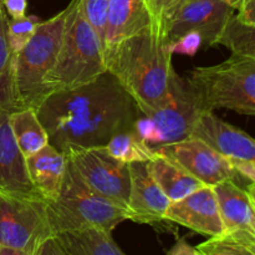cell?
<instances>
[{
    "label": "cell",
    "instance_id": "6da1fadb",
    "mask_svg": "<svg viewBox=\"0 0 255 255\" xmlns=\"http://www.w3.org/2000/svg\"><path fill=\"white\" fill-rule=\"evenodd\" d=\"M59 151L104 147L120 132L133 128L138 106L109 71L70 90L47 95L35 109Z\"/></svg>",
    "mask_w": 255,
    "mask_h": 255
},
{
    "label": "cell",
    "instance_id": "7a4b0ae2",
    "mask_svg": "<svg viewBox=\"0 0 255 255\" xmlns=\"http://www.w3.org/2000/svg\"><path fill=\"white\" fill-rule=\"evenodd\" d=\"M105 64L143 115L166 99L176 72L168 40L151 26L120 42Z\"/></svg>",
    "mask_w": 255,
    "mask_h": 255
},
{
    "label": "cell",
    "instance_id": "3957f363",
    "mask_svg": "<svg viewBox=\"0 0 255 255\" xmlns=\"http://www.w3.org/2000/svg\"><path fill=\"white\" fill-rule=\"evenodd\" d=\"M105 71L107 70L101 40L85 17L80 0H71L65 7L56 62L45 77V97L90 82Z\"/></svg>",
    "mask_w": 255,
    "mask_h": 255
},
{
    "label": "cell",
    "instance_id": "277c9868",
    "mask_svg": "<svg viewBox=\"0 0 255 255\" xmlns=\"http://www.w3.org/2000/svg\"><path fill=\"white\" fill-rule=\"evenodd\" d=\"M46 213L52 236L82 229L112 233L119 224L128 221V211L92 191L69 159L59 196L46 202Z\"/></svg>",
    "mask_w": 255,
    "mask_h": 255
},
{
    "label": "cell",
    "instance_id": "5b68a950",
    "mask_svg": "<svg viewBox=\"0 0 255 255\" xmlns=\"http://www.w3.org/2000/svg\"><path fill=\"white\" fill-rule=\"evenodd\" d=\"M203 111L231 110L255 115V59L232 55L213 66L196 67L186 77Z\"/></svg>",
    "mask_w": 255,
    "mask_h": 255
},
{
    "label": "cell",
    "instance_id": "8992f818",
    "mask_svg": "<svg viewBox=\"0 0 255 255\" xmlns=\"http://www.w3.org/2000/svg\"><path fill=\"white\" fill-rule=\"evenodd\" d=\"M65 9L41 21L26 46L14 57V82L19 109H36L45 99L44 81L56 62L64 30Z\"/></svg>",
    "mask_w": 255,
    "mask_h": 255
},
{
    "label": "cell",
    "instance_id": "52a82bcc",
    "mask_svg": "<svg viewBox=\"0 0 255 255\" xmlns=\"http://www.w3.org/2000/svg\"><path fill=\"white\" fill-rule=\"evenodd\" d=\"M201 111L203 110L187 79L174 72L166 99L153 111L141 114L133 128L154 149L191 136Z\"/></svg>",
    "mask_w": 255,
    "mask_h": 255
},
{
    "label": "cell",
    "instance_id": "ba28073f",
    "mask_svg": "<svg viewBox=\"0 0 255 255\" xmlns=\"http://www.w3.org/2000/svg\"><path fill=\"white\" fill-rule=\"evenodd\" d=\"M52 234L44 199L37 194L0 192V248L32 254Z\"/></svg>",
    "mask_w": 255,
    "mask_h": 255
},
{
    "label": "cell",
    "instance_id": "9c48e42d",
    "mask_svg": "<svg viewBox=\"0 0 255 255\" xmlns=\"http://www.w3.org/2000/svg\"><path fill=\"white\" fill-rule=\"evenodd\" d=\"M64 153L92 191L127 209L131 186L128 164L114 158L105 146L70 148Z\"/></svg>",
    "mask_w": 255,
    "mask_h": 255
},
{
    "label": "cell",
    "instance_id": "30bf717a",
    "mask_svg": "<svg viewBox=\"0 0 255 255\" xmlns=\"http://www.w3.org/2000/svg\"><path fill=\"white\" fill-rule=\"evenodd\" d=\"M154 152L176 162L204 186L214 187L227 179L241 184L234 173L231 159L196 137L189 136L173 143L163 144L154 148Z\"/></svg>",
    "mask_w": 255,
    "mask_h": 255
},
{
    "label": "cell",
    "instance_id": "8fae6325",
    "mask_svg": "<svg viewBox=\"0 0 255 255\" xmlns=\"http://www.w3.org/2000/svg\"><path fill=\"white\" fill-rule=\"evenodd\" d=\"M234 11L223 0H186L169 24L167 40L173 41L186 32L197 31L203 44L214 46L222 27Z\"/></svg>",
    "mask_w": 255,
    "mask_h": 255
},
{
    "label": "cell",
    "instance_id": "7c38bea8",
    "mask_svg": "<svg viewBox=\"0 0 255 255\" xmlns=\"http://www.w3.org/2000/svg\"><path fill=\"white\" fill-rule=\"evenodd\" d=\"M164 221L179 224L196 233L212 237L223 233L221 214L213 187L203 186L179 201L172 202Z\"/></svg>",
    "mask_w": 255,
    "mask_h": 255
},
{
    "label": "cell",
    "instance_id": "4fadbf2b",
    "mask_svg": "<svg viewBox=\"0 0 255 255\" xmlns=\"http://www.w3.org/2000/svg\"><path fill=\"white\" fill-rule=\"evenodd\" d=\"M128 168L131 177L127 204L128 221L151 226L163 222L172 202L151 176L147 162L129 163Z\"/></svg>",
    "mask_w": 255,
    "mask_h": 255
},
{
    "label": "cell",
    "instance_id": "5bb4252c",
    "mask_svg": "<svg viewBox=\"0 0 255 255\" xmlns=\"http://www.w3.org/2000/svg\"><path fill=\"white\" fill-rule=\"evenodd\" d=\"M191 136L203 141L229 159H255L253 137L219 119L214 111H201Z\"/></svg>",
    "mask_w": 255,
    "mask_h": 255
},
{
    "label": "cell",
    "instance_id": "9a60e30c",
    "mask_svg": "<svg viewBox=\"0 0 255 255\" xmlns=\"http://www.w3.org/2000/svg\"><path fill=\"white\" fill-rule=\"evenodd\" d=\"M254 183L246 188L232 179L213 187L221 214L223 233L255 238Z\"/></svg>",
    "mask_w": 255,
    "mask_h": 255
},
{
    "label": "cell",
    "instance_id": "2e32d148",
    "mask_svg": "<svg viewBox=\"0 0 255 255\" xmlns=\"http://www.w3.org/2000/svg\"><path fill=\"white\" fill-rule=\"evenodd\" d=\"M149 26L146 0H110L102 45L105 61L120 42Z\"/></svg>",
    "mask_w": 255,
    "mask_h": 255
},
{
    "label": "cell",
    "instance_id": "e0dca14e",
    "mask_svg": "<svg viewBox=\"0 0 255 255\" xmlns=\"http://www.w3.org/2000/svg\"><path fill=\"white\" fill-rule=\"evenodd\" d=\"M10 112L0 110V192L36 194L30 182L26 159L10 126Z\"/></svg>",
    "mask_w": 255,
    "mask_h": 255
},
{
    "label": "cell",
    "instance_id": "ac0fdd59",
    "mask_svg": "<svg viewBox=\"0 0 255 255\" xmlns=\"http://www.w3.org/2000/svg\"><path fill=\"white\" fill-rule=\"evenodd\" d=\"M66 164V154L51 144H46L26 158V169L32 188L45 202L55 201L59 196Z\"/></svg>",
    "mask_w": 255,
    "mask_h": 255
},
{
    "label": "cell",
    "instance_id": "d6986e66",
    "mask_svg": "<svg viewBox=\"0 0 255 255\" xmlns=\"http://www.w3.org/2000/svg\"><path fill=\"white\" fill-rule=\"evenodd\" d=\"M147 164L151 176L171 202L179 201L204 186L176 162L161 154L156 153Z\"/></svg>",
    "mask_w": 255,
    "mask_h": 255
},
{
    "label": "cell",
    "instance_id": "ffe728a7",
    "mask_svg": "<svg viewBox=\"0 0 255 255\" xmlns=\"http://www.w3.org/2000/svg\"><path fill=\"white\" fill-rule=\"evenodd\" d=\"M56 239L69 255H126L112 238L101 229H82L56 234Z\"/></svg>",
    "mask_w": 255,
    "mask_h": 255
},
{
    "label": "cell",
    "instance_id": "44dd1931",
    "mask_svg": "<svg viewBox=\"0 0 255 255\" xmlns=\"http://www.w3.org/2000/svg\"><path fill=\"white\" fill-rule=\"evenodd\" d=\"M10 126L25 159L49 144V137L35 109H19L10 114Z\"/></svg>",
    "mask_w": 255,
    "mask_h": 255
},
{
    "label": "cell",
    "instance_id": "7402d4cb",
    "mask_svg": "<svg viewBox=\"0 0 255 255\" xmlns=\"http://www.w3.org/2000/svg\"><path fill=\"white\" fill-rule=\"evenodd\" d=\"M6 22V14L0 10V110L11 114L19 107L15 94L14 57L7 44Z\"/></svg>",
    "mask_w": 255,
    "mask_h": 255
},
{
    "label": "cell",
    "instance_id": "603a6c76",
    "mask_svg": "<svg viewBox=\"0 0 255 255\" xmlns=\"http://www.w3.org/2000/svg\"><path fill=\"white\" fill-rule=\"evenodd\" d=\"M106 151L117 161L129 164L134 162H149L156 152L134 131V128L120 132L105 146Z\"/></svg>",
    "mask_w": 255,
    "mask_h": 255
},
{
    "label": "cell",
    "instance_id": "cb8c5ba5",
    "mask_svg": "<svg viewBox=\"0 0 255 255\" xmlns=\"http://www.w3.org/2000/svg\"><path fill=\"white\" fill-rule=\"evenodd\" d=\"M216 45H223L232 55L255 59V26L239 21L234 14L227 20L216 39Z\"/></svg>",
    "mask_w": 255,
    "mask_h": 255
},
{
    "label": "cell",
    "instance_id": "d4e9b609",
    "mask_svg": "<svg viewBox=\"0 0 255 255\" xmlns=\"http://www.w3.org/2000/svg\"><path fill=\"white\" fill-rule=\"evenodd\" d=\"M202 255H255V238L222 233L197 247Z\"/></svg>",
    "mask_w": 255,
    "mask_h": 255
},
{
    "label": "cell",
    "instance_id": "484cf974",
    "mask_svg": "<svg viewBox=\"0 0 255 255\" xmlns=\"http://www.w3.org/2000/svg\"><path fill=\"white\" fill-rule=\"evenodd\" d=\"M41 19L36 15H25L19 19H9L6 22V37L12 57L16 56L31 40Z\"/></svg>",
    "mask_w": 255,
    "mask_h": 255
},
{
    "label": "cell",
    "instance_id": "4316f807",
    "mask_svg": "<svg viewBox=\"0 0 255 255\" xmlns=\"http://www.w3.org/2000/svg\"><path fill=\"white\" fill-rule=\"evenodd\" d=\"M186 0H146L151 16V27L167 37L172 19Z\"/></svg>",
    "mask_w": 255,
    "mask_h": 255
},
{
    "label": "cell",
    "instance_id": "83f0119b",
    "mask_svg": "<svg viewBox=\"0 0 255 255\" xmlns=\"http://www.w3.org/2000/svg\"><path fill=\"white\" fill-rule=\"evenodd\" d=\"M110 0H80L81 9L85 17L97 34L99 39L104 45L105 25H106L107 7ZM104 49V46H102Z\"/></svg>",
    "mask_w": 255,
    "mask_h": 255
},
{
    "label": "cell",
    "instance_id": "f1b7e54d",
    "mask_svg": "<svg viewBox=\"0 0 255 255\" xmlns=\"http://www.w3.org/2000/svg\"><path fill=\"white\" fill-rule=\"evenodd\" d=\"M201 35L197 31H189L181 35L173 41H168V49L171 54H183L187 56H194L202 46Z\"/></svg>",
    "mask_w": 255,
    "mask_h": 255
},
{
    "label": "cell",
    "instance_id": "f546056e",
    "mask_svg": "<svg viewBox=\"0 0 255 255\" xmlns=\"http://www.w3.org/2000/svg\"><path fill=\"white\" fill-rule=\"evenodd\" d=\"M231 163L239 181H248L249 183H254L255 159H231Z\"/></svg>",
    "mask_w": 255,
    "mask_h": 255
},
{
    "label": "cell",
    "instance_id": "4dcf8cb0",
    "mask_svg": "<svg viewBox=\"0 0 255 255\" xmlns=\"http://www.w3.org/2000/svg\"><path fill=\"white\" fill-rule=\"evenodd\" d=\"M32 255H69L67 252L65 251L56 239V237H49V238L44 239L41 243L37 246Z\"/></svg>",
    "mask_w": 255,
    "mask_h": 255
},
{
    "label": "cell",
    "instance_id": "1f68e13d",
    "mask_svg": "<svg viewBox=\"0 0 255 255\" xmlns=\"http://www.w3.org/2000/svg\"><path fill=\"white\" fill-rule=\"evenodd\" d=\"M236 10V16L239 21L255 26V0H242Z\"/></svg>",
    "mask_w": 255,
    "mask_h": 255
},
{
    "label": "cell",
    "instance_id": "d6a6232c",
    "mask_svg": "<svg viewBox=\"0 0 255 255\" xmlns=\"http://www.w3.org/2000/svg\"><path fill=\"white\" fill-rule=\"evenodd\" d=\"M1 5L10 19H19L26 15L27 0H1Z\"/></svg>",
    "mask_w": 255,
    "mask_h": 255
},
{
    "label": "cell",
    "instance_id": "836d02e7",
    "mask_svg": "<svg viewBox=\"0 0 255 255\" xmlns=\"http://www.w3.org/2000/svg\"><path fill=\"white\" fill-rule=\"evenodd\" d=\"M168 255H202L197 247L191 246L186 239H179L173 247L169 249Z\"/></svg>",
    "mask_w": 255,
    "mask_h": 255
},
{
    "label": "cell",
    "instance_id": "e575fe53",
    "mask_svg": "<svg viewBox=\"0 0 255 255\" xmlns=\"http://www.w3.org/2000/svg\"><path fill=\"white\" fill-rule=\"evenodd\" d=\"M0 255H32V254H26V253H22V252L12 251V249H7V248H0Z\"/></svg>",
    "mask_w": 255,
    "mask_h": 255
},
{
    "label": "cell",
    "instance_id": "d590c367",
    "mask_svg": "<svg viewBox=\"0 0 255 255\" xmlns=\"http://www.w3.org/2000/svg\"><path fill=\"white\" fill-rule=\"evenodd\" d=\"M223 1L226 2V4H228L229 6L233 7L234 10H236V7L238 6V4L242 1V0H223Z\"/></svg>",
    "mask_w": 255,
    "mask_h": 255
},
{
    "label": "cell",
    "instance_id": "8d00e7d4",
    "mask_svg": "<svg viewBox=\"0 0 255 255\" xmlns=\"http://www.w3.org/2000/svg\"><path fill=\"white\" fill-rule=\"evenodd\" d=\"M0 10H4L2 9V5H1V0H0Z\"/></svg>",
    "mask_w": 255,
    "mask_h": 255
}]
</instances>
